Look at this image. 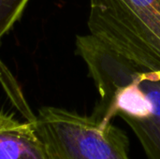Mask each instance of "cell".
Returning a JSON list of instances; mask_svg holds the SVG:
<instances>
[{
  "label": "cell",
  "instance_id": "3957f363",
  "mask_svg": "<svg viewBox=\"0 0 160 159\" xmlns=\"http://www.w3.org/2000/svg\"><path fill=\"white\" fill-rule=\"evenodd\" d=\"M0 159H49L33 123L0 112Z\"/></svg>",
  "mask_w": 160,
  "mask_h": 159
},
{
  "label": "cell",
  "instance_id": "6da1fadb",
  "mask_svg": "<svg viewBox=\"0 0 160 159\" xmlns=\"http://www.w3.org/2000/svg\"><path fill=\"white\" fill-rule=\"evenodd\" d=\"M87 24L127 59L160 70V0H90Z\"/></svg>",
  "mask_w": 160,
  "mask_h": 159
},
{
  "label": "cell",
  "instance_id": "277c9868",
  "mask_svg": "<svg viewBox=\"0 0 160 159\" xmlns=\"http://www.w3.org/2000/svg\"><path fill=\"white\" fill-rule=\"evenodd\" d=\"M29 0H0V42L3 36L22 16ZM9 71L0 61V80L5 78Z\"/></svg>",
  "mask_w": 160,
  "mask_h": 159
},
{
  "label": "cell",
  "instance_id": "7a4b0ae2",
  "mask_svg": "<svg viewBox=\"0 0 160 159\" xmlns=\"http://www.w3.org/2000/svg\"><path fill=\"white\" fill-rule=\"evenodd\" d=\"M34 126L49 159H130L127 135L93 115L43 107Z\"/></svg>",
  "mask_w": 160,
  "mask_h": 159
}]
</instances>
